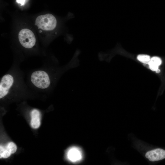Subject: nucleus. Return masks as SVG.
Returning <instances> with one entry per match:
<instances>
[{
  "instance_id": "obj_2",
  "label": "nucleus",
  "mask_w": 165,
  "mask_h": 165,
  "mask_svg": "<svg viewBox=\"0 0 165 165\" xmlns=\"http://www.w3.org/2000/svg\"><path fill=\"white\" fill-rule=\"evenodd\" d=\"M31 79L33 84L39 88H46L50 84L48 75L43 71H37L33 72L31 75Z\"/></svg>"
},
{
  "instance_id": "obj_12",
  "label": "nucleus",
  "mask_w": 165,
  "mask_h": 165,
  "mask_svg": "<svg viewBox=\"0 0 165 165\" xmlns=\"http://www.w3.org/2000/svg\"><path fill=\"white\" fill-rule=\"evenodd\" d=\"M26 0H16V2L18 4H20L21 6L24 5Z\"/></svg>"
},
{
  "instance_id": "obj_8",
  "label": "nucleus",
  "mask_w": 165,
  "mask_h": 165,
  "mask_svg": "<svg viewBox=\"0 0 165 165\" xmlns=\"http://www.w3.org/2000/svg\"><path fill=\"white\" fill-rule=\"evenodd\" d=\"M161 59L157 56H154L152 57L148 64L149 68L152 71L156 72L159 69V67L162 64Z\"/></svg>"
},
{
  "instance_id": "obj_10",
  "label": "nucleus",
  "mask_w": 165,
  "mask_h": 165,
  "mask_svg": "<svg viewBox=\"0 0 165 165\" xmlns=\"http://www.w3.org/2000/svg\"><path fill=\"white\" fill-rule=\"evenodd\" d=\"M137 59L143 63H148L150 60V56L147 55L140 54L137 57Z\"/></svg>"
},
{
  "instance_id": "obj_11",
  "label": "nucleus",
  "mask_w": 165,
  "mask_h": 165,
  "mask_svg": "<svg viewBox=\"0 0 165 165\" xmlns=\"http://www.w3.org/2000/svg\"><path fill=\"white\" fill-rule=\"evenodd\" d=\"M6 148L11 154L15 152L17 149L16 146L15 144L13 142L9 143Z\"/></svg>"
},
{
  "instance_id": "obj_6",
  "label": "nucleus",
  "mask_w": 165,
  "mask_h": 165,
  "mask_svg": "<svg viewBox=\"0 0 165 165\" xmlns=\"http://www.w3.org/2000/svg\"><path fill=\"white\" fill-rule=\"evenodd\" d=\"M145 157L151 161L160 160L165 158V150L157 148L147 152Z\"/></svg>"
},
{
  "instance_id": "obj_5",
  "label": "nucleus",
  "mask_w": 165,
  "mask_h": 165,
  "mask_svg": "<svg viewBox=\"0 0 165 165\" xmlns=\"http://www.w3.org/2000/svg\"><path fill=\"white\" fill-rule=\"evenodd\" d=\"M67 156L70 161L73 163L77 162L82 159V152L79 148L75 146L72 147L68 150Z\"/></svg>"
},
{
  "instance_id": "obj_1",
  "label": "nucleus",
  "mask_w": 165,
  "mask_h": 165,
  "mask_svg": "<svg viewBox=\"0 0 165 165\" xmlns=\"http://www.w3.org/2000/svg\"><path fill=\"white\" fill-rule=\"evenodd\" d=\"M57 20L51 14H46L38 16L35 20V24L39 28L45 30H52L56 27Z\"/></svg>"
},
{
  "instance_id": "obj_3",
  "label": "nucleus",
  "mask_w": 165,
  "mask_h": 165,
  "mask_svg": "<svg viewBox=\"0 0 165 165\" xmlns=\"http://www.w3.org/2000/svg\"><path fill=\"white\" fill-rule=\"evenodd\" d=\"M18 37L20 44L26 48H31L35 44L36 39L35 35L29 29H22L19 32Z\"/></svg>"
},
{
  "instance_id": "obj_7",
  "label": "nucleus",
  "mask_w": 165,
  "mask_h": 165,
  "mask_svg": "<svg viewBox=\"0 0 165 165\" xmlns=\"http://www.w3.org/2000/svg\"><path fill=\"white\" fill-rule=\"evenodd\" d=\"M31 127L35 129L38 128L40 124V114L37 109H33L31 112Z\"/></svg>"
},
{
  "instance_id": "obj_9",
  "label": "nucleus",
  "mask_w": 165,
  "mask_h": 165,
  "mask_svg": "<svg viewBox=\"0 0 165 165\" xmlns=\"http://www.w3.org/2000/svg\"><path fill=\"white\" fill-rule=\"evenodd\" d=\"M11 154L7 150L6 148H5L0 145V158H7L9 157Z\"/></svg>"
},
{
  "instance_id": "obj_4",
  "label": "nucleus",
  "mask_w": 165,
  "mask_h": 165,
  "mask_svg": "<svg viewBox=\"0 0 165 165\" xmlns=\"http://www.w3.org/2000/svg\"><path fill=\"white\" fill-rule=\"evenodd\" d=\"M13 77L10 75L6 74L2 78L0 83V98L5 96L13 83Z\"/></svg>"
}]
</instances>
